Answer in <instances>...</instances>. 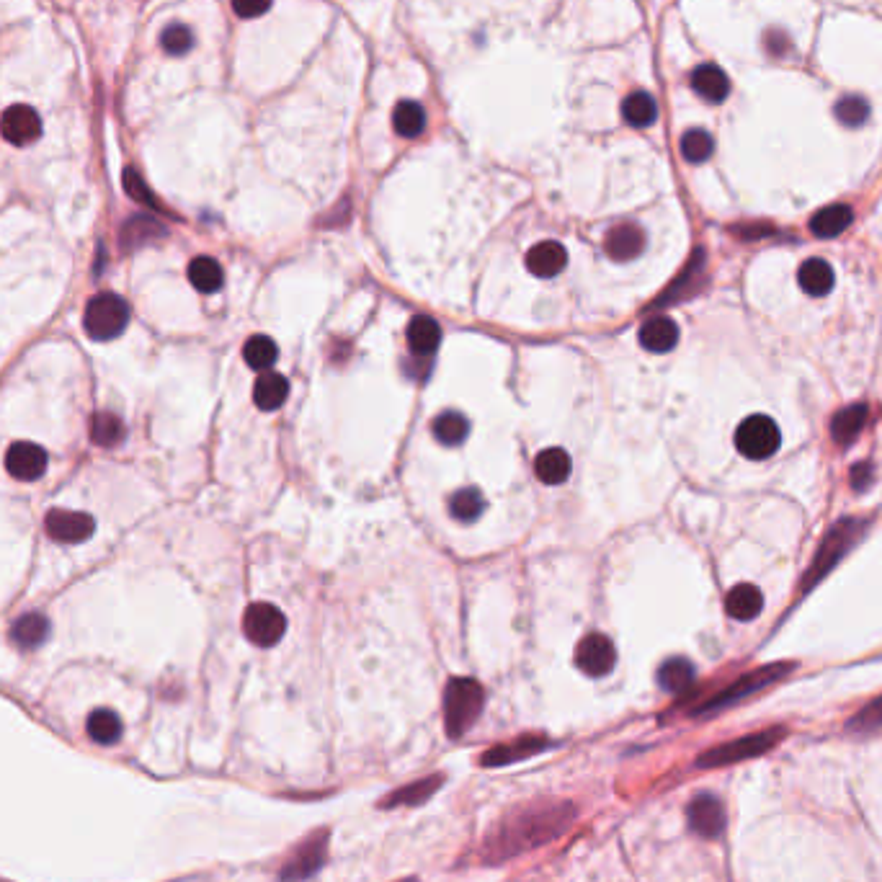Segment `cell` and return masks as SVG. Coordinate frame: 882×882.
I'll return each instance as SVG.
<instances>
[{
  "instance_id": "12",
  "label": "cell",
  "mask_w": 882,
  "mask_h": 882,
  "mask_svg": "<svg viewBox=\"0 0 882 882\" xmlns=\"http://www.w3.org/2000/svg\"><path fill=\"white\" fill-rule=\"evenodd\" d=\"M689 828L705 839H715L725 828V808L715 795H697L686 810Z\"/></svg>"
},
{
  "instance_id": "13",
  "label": "cell",
  "mask_w": 882,
  "mask_h": 882,
  "mask_svg": "<svg viewBox=\"0 0 882 882\" xmlns=\"http://www.w3.org/2000/svg\"><path fill=\"white\" fill-rule=\"evenodd\" d=\"M6 467L13 478L37 480L47 470V452L34 441H16L6 454Z\"/></svg>"
},
{
  "instance_id": "11",
  "label": "cell",
  "mask_w": 882,
  "mask_h": 882,
  "mask_svg": "<svg viewBox=\"0 0 882 882\" xmlns=\"http://www.w3.org/2000/svg\"><path fill=\"white\" fill-rule=\"evenodd\" d=\"M0 135H3L6 142H11V145H31V142L39 140V135H42V119H39V114L31 106L16 104L3 111V117H0Z\"/></svg>"
},
{
  "instance_id": "10",
  "label": "cell",
  "mask_w": 882,
  "mask_h": 882,
  "mask_svg": "<svg viewBox=\"0 0 882 882\" xmlns=\"http://www.w3.org/2000/svg\"><path fill=\"white\" fill-rule=\"evenodd\" d=\"M614 661H617V650H614L609 637L594 632V635L583 637L578 643L576 663L586 676H594V679L607 676L614 668Z\"/></svg>"
},
{
  "instance_id": "42",
  "label": "cell",
  "mask_w": 882,
  "mask_h": 882,
  "mask_svg": "<svg viewBox=\"0 0 882 882\" xmlns=\"http://www.w3.org/2000/svg\"><path fill=\"white\" fill-rule=\"evenodd\" d=\"M846 728L852 733H872V730L882 728V694L877 699H872L870 705H864L857 715L849 720Z\"/></svg>"
},
{
  "instance_id": "19",
  "label": "cell",
  "mask_w": 882,
  "mask_h": 882,
  "mask_svg": "<svg viewBox=\"0 0 882 882\" xmlns=\"http://www.w3.org/2000/svg\"><path fill=\"white\" fill-rule=\"evenodd\" d=\"M764 609V596L756 586L751 583H738L735 588H730V594L725 596V612L733 619H741V622H751L756 619Z\"/></svg>"
},
{
  "instance_id": "31",
  "label": "cell",
  "mask_w": 882,
  "mask_h": 882,
  "mask_svg": "<svg viewBox=\"0 0 882 882\" xmlns=\"http://www.w3.org/2000/svg\"><path fill=\"white\" fill-rule=\"evenodd\" d=\"M702 274H705V251H702V248H697L692 256V261H689V264H686V269L679 274V279H676V282L661 294V300H656V307L668 305V302L684 300L686 294H689L686 292V287H689L692 282H699V279H702Z\"/></svg>"
},
{
  "instance_id": "4",
  "label": "cell",
  "mask_w": 882,
  "mask_h": 882,
  "mask_svg": "<svg viewBox=\"0 0 882 882\" xmlns=\"http://www.w3.org/2000/svg\"><path fill=\"white\" fill-rule=\"evenodd\" d=\"M790 671H792V663H769V666L756 668V671H751V674L741 676V679H735L730 686L720 689L715 697H710L707 702H702V705H699L692 715H712V712L728 710V707L738 705L741 699L761 692V689H766V686L777 684V681L782 679V676L790 674Z\"/></svg>"
},
{
  "instance_id": "33",
  "label": "cell",
  "mask_w": 882,
  "mask_h": 882,
  "mask_svg": "<svg viewBox=\"0 0 882 882\" xmlns=\"http://www.w3.org/2000/svg\"><path fill=\"white\" fill-rule=\"evenodd\" d=\"M189 282L204 294L217 292L222 287V266L209 256L194 258L189 264Z\"/></svg>"
},
{
  "instance_id": "28",
  "label": "cell",
  "mask_w": 882,
  "mask_h": 882,
  "mask_svg": "<svg viewBox=\"0 0 882 882\" xmlns=\"http://www.w3.org/2000/svg\"><path fill=\"white\" fill-rule=\"evenodd\" d=\"M287 395L289 382L284 380L282 374H264L261 380H256V387H253V403L261 411H276L287 400Z\"/></svg>"
},
{
  "instance_id": "24",
  "label": "cell",
  "mask_w": 882,
  "mask_h": 882,
  "mask_svg": "<svg viewBox=\"0 0 882 882\" xmlns=\"http://www.w3.org/2000/svg\"><path fill=\"white\" fill-rule=\"evenodd\" d=\"M797 282L800 289L810 297H826L833 289V269L823 258H808L800 271H797Z\"/></svg>"
},
{
  "instance_id": "26",
  "label": "cell",
  "mask_w": 882,
  "mask_h": 882,
  "mask_svg": "<svg viewBox=\"0 0 882 882\" xmlns=\"http://www.w3.org/2000/svg\"><path fill=\"white\" fill-rule=\"evenodd\" d=\"M444 784V774H434V777L418 779V782L408 784L403 790H395L392 795H387L382 800V808H398V805H421L426 803L436 790Z\"/></svg>"
},
{
  "instance_id": "37",
  "label": "cell",
  "mask_w": 882,
  "mask_h": 882,
  "mask_svg": "<svg viewBox=\"0 0 882 882\" xmlns=\"http://www.w3.org/2000/svg\"><path fill=\"white\" fill-rule=\"evenodd\" d=\"M276 356H279V349L269 336H253L243 346L245 364L256 372H266L269 367H274Z\"/></svg>"
},
{
  "instance_id": "34",
  "label": "cell",
  "mask_w": 882,
  "mask_h": 882,
  "mask_svg": "<svg viewBox=\"0 0 882 882\" xmlns=\"http://www.w3.org/2000/svg\"><path fill=\"white\" fill-rule=\"evenodd\" d=\"M166 230L153 220V217H132L127 225L122 227V245L127 251H135L140 245L150 243L155 238H163Z\"/></svg>"
},
{
  "instance_id": "16",
  "label": "cell",
  "mask_w": 882,
  "mask_h": 882,
  "mask_svg": "<svg viewBox=\"0 0 882 882\" xmlns=\"http://www.w3.org/2000/svg\"><path fill=\"white\" fill-rule=\"evenodd\" d=\"M565 266H568V251H565L560 243H555V240L537 243L532 251L527 253L529 274L539 276V279H552V276H558Z\"/></svg>"
},
{
  "instance_id": "5",
  "label": "cell",
  "mask_w": 882,
  "mask_h": 882,
  "mask_svg": "<svg viewBox=\"0 0 882 882\" xmlns=\"http://www.w3.org/2000/svg\"><path fill=\"white\" fill-rule=\"evenodd\" d=\"M782 738H784V728H769V730H761V733L743 735V738H735V741L705 751V754L697 759V766L699 769H715V766H728V764H738V761L754 759V756L772 751Z\"/></svg>"
},
{
  "instance_id": "29",
  "label": "cell",
  "mask_w": 882,
  "mask_h": 882,
  "mask_svg": "<svg viewBox=\"0 0 882 882\" xmlns=\"http://www.w3.org/2000/svg\"><path fill=\"white\" fill-rule=\"evenodd\" d=\"M658 117V106H656V98L650 96L645 91H637L632 96L625 98V104H622V119H625L630 127H650V124L656 122Z\"/></svg>"
},
{
  "instance_id": "3",
  "label": "cell",
  "mask_w": 882,
  "mask_h": 882,
  "mask_svg": "<svg viewBox=\"0 0 882 882\" xmlns=\"http://www.w3.org/2000/svg\"><path fill=\"white\" fill-rule=\"evenodd\" d=\"M483 705L485 692L478 681L467 679V676H457V679L449 681L447 697H444V723H447V733L452 738L465 735L475 725L480 712H483Z\"/></svg>"
},
{
  "instance_id": "45",
  "label": "cell",
  "mask_w": 882,
  "mask_h": 882,
  "mask_svg": "<svg viewBox=\"0 0 882 882\" xmlns=\"http://www.w3.org/2000/svg\"><path fill=\"white\" fill-rule=\"evenodd\" d=\"M271 8V0H233V11L240 19H258Z\"/></svg>"
},
{
  "instance_id": "36",
  "label": "cell",
  "mask_w": 882,
  "mask_h": 882,
  "mask_svg": "<svg viewBox=\"0 0 882 882\" xmlns=\"http://www.w3.org/2000/svg\"><path fill=\"white\" fill-rule=\"evenodd\" d=\"M127 429H124L122 418L114 416V413H96L91 423V439L96 441L98 447H117L122 444Z\"/></svg>"
},
{
  "instance_id": "27",
  "label": "cell",
  "mask_w": 882,
  "mask_h": 882,
  "mask_svg": "<svg viewBox=\"0 0 882 882\" xmlns=\"http://www.w3.org/2000/svg\"><path fill=\"white\" fill-rule=\"evenodd\" d=\"M49 635V622L44 614H26V617L16 619L11 627V640L19 648L34 650L47 640Z\"/></svg>"
},
{
  "instance_id": "32",
  "label": "cell",
  "mask_w": 882,
  "mask_h": 882,
  "mask_svg": "<svg viewBox=\"0 0 882 882\" xmlns=\"http://www.w3.org/2000/svg\"><path fill=\"white\" fill-rule=\"evenodd\" d=\"M86 728L93 741L104 743V746H111L122 738V720L114 710H93Z\"/></svg>"
},
{
  "instance_id": "14",
  "label": "cell",
  "mask_w": 882,
  "mask_h": 882,
  "mask_svg": "<svg viewBox=\"0 0 882 882\" xmlns=\"http://www.w3.org/2000/svg\"><path fill=\"white\" fill-rule=\"evenodd\" d=\"M93 529H96L93 516L80 514V511H52L47 516V534L57 542L75 545V542L91 537Z\"/></svg>"
},
{
  "instance_id": "40",
  "label": "cell",
  "mask_w": 882,
  "mask_h": 882,
  "mask_svg": "<svg viewBox=\"0 0 882 882\" xmlns=\"http://www.w3.org/2000/svg\"><path fill=\"white\" fill-rule=\"evenodd\" d=\"M715 150V142L707 135L705 129H689L684 137H681V155H684L689 163H705L707 158Z\"/></svg>"
},
{
  "instance_id": "47",
  "label": "cell",
  "mask_w": 882,
  "mask_h": 882,
  "mask_svg": "<svg viewBox=\"0 0 882 882\" xmlns=\"http://www.w3.org/2000/svg\"><path fill=\"white\" fill-rule=\"evenodd\" d=\"M400 882H416V880H413V877H408V880H400Z\"/></svg>"
},
{
  "instance_id": "9",
  "label": "cell",
  "mask_w": 882,
  "mask_h": 882,
  "mask_svg": "<svg viewBox=\"0 0 882 882\" xmlns=\"http://www.w3.org/2000/svg\"><path fill=\"white\" fill-rule=\"evenodd\" d=\"M325 854H328V833L318 831L307 836L297 849L287 857L282 867V882H302L313 877L323 867Z\"/></svg>"
},
{
  "instance_id": "18",
  "label": "cell",
  "mask_w": 882,
  "mask_h": 882,
  "mask_svg": "<svg viewBox=\"0 0 882 882\" xmlns=\"http://www.w3.org/2000/svg\"><path fill=\"white\" fill-rule=\"evenodd\" d=\"M604 248H607L609 256L614 261H632L643 253L645 248V233L637 225L627 222V225H617L609 230L607 240H604Z\"/></svg>"
},
{
  "instance_id": "23",
  "label": "cell",
  "mask_w": 882,
  "mask_h": 882,
  "mask_svg": "<svg viewBox=\"0 0 882 882\" xmlns=\"http://www.w3.org/2000/svg\"><path fill=\"white\" fill-rule=\"evenodd\" d=\"M854 212L849 204H831V207H823L821 212H815L813 220H810V230H813L815 238H836L852 225Z\"/></svg>"
},
{
  "instance_id": "38",
  "label": "cell",
  "mask_w": 882,
  "mask_h": 882,
  "mask_svg": "<svg viewBox=\"0 0 882 882\" xmlns=\"http://www.w3.org/2000/svg\"><path fill=\"white\" fill-rule=\"evenodd\" d=\"M694 681V666L686 658H668L658 671V684L666 692H684Z\"/></svg>"
},
{
  "instance_id": "15",
  "label": "cell",
  "mask_w": 882,
  "mask_h": 882,
  "mask_svg": "<svg viewBox=\"0 0 882 882\" xmlns=\"http://www.w3.org/2000/svg\"><path fill=\"white\" fill-rule=\"evenodd\" d=\"M547 746H550V741H547L545 735H521L516 741L490 748L488 754L480 756V764L483 766L516 764V761H524L529 759V756L539 754V751H545Z\"/></svg>"
},
{
  "instance_id": "6",
  "label": "cell",
  "mask_w": 882,
  "mask_h": 882,
  "mask_svg": "<svg viewBox=\"0 0 882 882\" xmlns=\"http://www.w3.org/2000/svg\"><path fill=\"white\" fill-rule=\"evenodd\" d=\"M129 323V305L124 297L114 292L96 294L86 307V333L93 341H111L122 336Z\"/></svg>"
},
{
  "instance_id": "35",
  "label": "cell",
  "mask_w": 882,
  "mask_h": 882,
  "mask_svg": "<svg viewBox=\"0 0 882 882\" xmlns=\"http://www.w3.org/2000/svg\"><path fill=\"white\" fill-rule=\"evenodd\" d=\"M467 434H470V423H467V418L462 416V413L447 411L441 413V416H436L434 436L436 441H441V444L457 447V444H462V441L467 439Z\"/></svg>"
},
{
  "instance_id": "44",
  "label": "cell",
  "mask_w": 882,
  "mask_h": 882,
  "mask_svg": "<svg viewBox=\"0 0 882 882\" xmlns=\"http://www.w3.org/2000/svg\"><path fill=\"white\" fill-rule=\"evenodd\" d=\"M124 189H127V194L132 196V199H137V202L147 204V207H153V209L160 207V204L155 202V196L150 194V189H147L145 181H142L140 173H137L135 168H127V171H124Z\"/></svg>"
},
{
  "instance_id": "8",
  "label": "cell",
  "mask_w": 882,
  "mask_h": 882,
  "mask_svg": "<svg viewBox=\"0 0 882 882\" xmlns=\"http://www.w3.org/2000/svg\"><path fill=\"white\" fill-rule=\"evenodd\" d=\"M243 630L245 637L256 643L258 648H271L284 637L287 630V617L282 614V609H276L274 604H251L245 609L243 617Z\"/></svg>"
},
{
  "instance_id": "22",
  "label": "cell",
  "mask_w": 882,
  "mask_h": 882,
  "mask_svg": "<svg viewBox=\"0 0 882 882\" xmlns=\"http://www.w3.org/2000/svg\"><path fill=\"white\" fill-rule=\"evenodd\" d=\"M441 343V328L434 318H426V315H416L408 325V346H411L413 356L418 359H426V356H434L436 349Z\"/></svg>"
},
{
  "instance_id": "46",
  "label": "cell",
  "mask_w": 882,
  "mask_h": 882,
  "mask_svg": "<svg viewBox=\"0 0 882 882\" xmlns=\"http://www.w3.org/2000/svg\"><path fill=\"white\" fill-rule=\"evenodd\" d=\"M852 488L854 490H867L872 485V478H875V470H872L870 462H859V465L852 467Z\"/></svg>"
},
{
  "instance_id": "25",
  "label": "cell",
  "mask_w": 882,
  "mask_h": 882,
  "mask_svg": "<svg viewBox=\"0 0 882 882\" xmlns=\"http://www.w3.org/2000/svg\"><path fill=\"white\" fill-rule=\"evenodd\" d=\"M570 457L565 449H545V452L537 454V462H534V472L537 478L545 485H560L570 478Z\"/></svg>"
},
{
  "instance_id": "30",
  "label": "cell",
  "mask_w": 882,
  "mask_h": 882,
  "mask_svg": "<svg viewBox=\"0 0 882 882\" xmlns=\"http://www.w3.org/2000/svg\"><path fill=\"white\" fill-rule=\"evenodd\" d=\"M392 127L398 132L400 137H418L426 129V111L418 101H400L392 111Z\"/></svg>"
},
{
  "instance_id": "39",
  "label": "cell",
  "mask_w": 882,
  "mask_h": 882,
  "mask_svg": "<svg viewBox=\"0 0 882 882\" xmlns=\"http://www.w3.org/2000/svg\"><path fill=\"white\" fill-rule=\"evenodd\" d=\"M449 511L457 521H475L485 511V498L478 488L457 490L449 501Z\"/></svg>"
},
{
  "instance_id": "43",
  "label": "cell",
  "mask_w": 882,
  "mask_h": 882,
  "mask_svg": "<svg viewBox=\"0 0 882 882\" xmlns=\"http://www.w3.org/2000/svg\"><path fill=\"white\" fill-rule=\"evenodd\" d=\"M160 44H163V49H166L168 55H186L191 49V44H194V34L189 31V26L173 24L163 31Z\"/></svg>"
},
{
  "instance_id": "1",
  "label": "cell",
  "mask_w": 882,
  "mask_h": 882,
  "mask_svg": "<svg viewBox=\"0 0 882 882\" xmlns=\"http://www.w3.org/2000/svg\"><path fill=\"white\" fill-rule=\"evenodd\" d=\"M576 818V808L570 803H534L527 808H516L493 828L485 839V859L501 862L521 852H532L537 846L550 844L560 833L568 831Z\"/></svg>"
},
{
  "instance_id": "7",
  "label": "cell",
  "mask_w": 882,
  "mask_h": 882,
  "mask_svg": "<svg viewBox=\"0 0 882 882\" xmlns=\"http://www.w3.org/2000/svg\"><path fill=\"white\" fill-rule=\"evenodd\" d=\"M782 444L777 423L769 416H748L735 429V447L748 460H769Z\"/></svg>"
},
{
  "instance_id": "41",
  "label": "cell",
  "mask_w": 882,
  "mask_h": 882,
  "mask_svg": "<svg viewBox=\"0 0 882 882\" xmlns=\"http://www.w3.org/2000/svg\"><path fill=\"white\" fill-rule=\"evenodd\" d=\"M836 119H839L844 127H862L867 119H870V104L864 101L862 96H844L839 98V104L833 109Z\"/></svg>"
},
{
  "instance_id": "48",
  "label": "cell",
  "mask_w": 882,
  "mask_h": 882,
  "mask_svg": "<svg viewBox=\"0 0 882 882\" xmlns=\"http://www.w3.org/2000/svg\"><path fill=\"white\" fill-rule=\"evenodd\" d=\"M0 882H3V880H0Z\"/></svg>"
},
{
  "instance_id": "2",
  "label": "cell",
  "mask_w": 882,
  "mask_h": 882,
  "mask_svg": "<svg viewBox=\"0 0 882 882\" xmlns=\"http://www.w3.org/2000/svg\"><path fill=\"white\" fill-rule=\"evenodd\" d=\"M867 532V521L862 519H841L836 521L831 529L826 532V537L821 539V547L815 552L813 563H810L808 573L800 578V594H808L810 588L818 586L823 578L831 573L839 560L844 558L846 552L857 545V539Z\"/></svg>"
},
{
  "instance_id": "20",
  "label": "cell",
  "mask_w": 882,
  "mask_h": 882,
  "mask_svg": "<svg viewBox=\"0 0 882 882\" xmlns=\"http://www.w3.org/2000/svg\"><path fill=\"white\" fill-rule=\"evenodd\" d=\"M692 88L710 104H723L730 93V80L717 65H699L692 73Z\"/></svg>"
},
{
  "instance_id": "21",
  "label": "cell",
  "mask_w": 882,
  "mask_h": 882,
  "mask_svg": "<svg viewBox=\"0 0 882 882\" xmlns=\"http://www.w3.org/2000/svg\"><path fill=\"white\" fill-rule=\"evenodd\" d=\"M864 423H867V405L862 403L846 405V408H841L831 421L833 441L841 444V447H849V444H854L857 436L862 434Z\"/></svg>"
},
{
  "instance_id": "17",
  "label": "cell",
  "mask_w": 882,
  "mask_h": 882,
  "mask_svg": "<svg viewBox=\"0 0 882 882\" xmlns=\"http://www.w3.org/2000/svg\"><path fill=\"white\" fill-rule=\"evenodd\" d=\"M637 338H640L643 349L653 351V354H666V351H671L679 343V325L671 318L656 315V318H648L640 325Z\"/></svg>"
}]
</instances>
